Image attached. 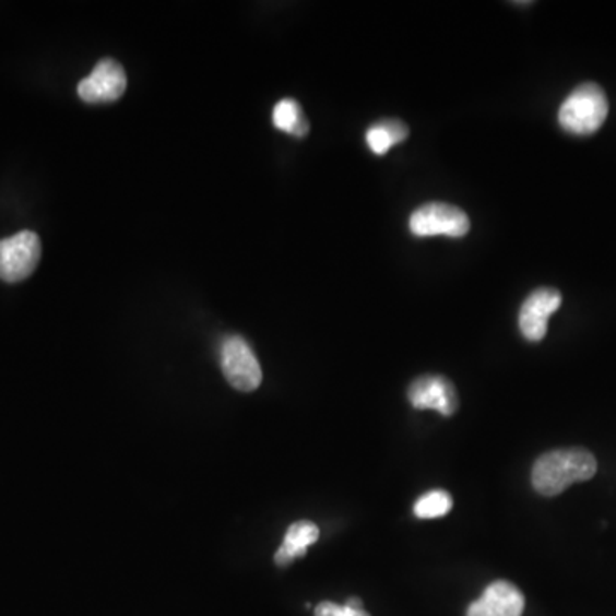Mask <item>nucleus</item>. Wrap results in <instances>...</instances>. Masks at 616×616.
<instances>
[{
  "label": "nucleus",
  "mask_w": 616,
  "mask_h": 616,
  "mask_svg": "<svg viewBox=\"0 0 616 616\" xmlns=\"http://www.w3.org/2000/svg\"><path fill=\"white\" fill-rule=\"evenodd\" d=\"M597 471L593 452L582 447L558 449L546 452L534 462L533 486L537 494L555 497L567 490L573 483L588 482Z\"/></svg>",
  "instance_id": "obj_1"
},
{
  "label": "nucleus",
  "mask_w": 616,
  "mask_h": 616,
  "mask_svg": "<svg viewBox=\"0 0 616 616\" xmlns=\"http://www.w3.org/2000/svg\"><path fill=\"white\" fill-rule=\"evenodd\" d=\"M608 110L605 92L597 84L585 83L577 86L561 103L558 122L570 134H594L605 123Z\"/></svg>",
  "instance_id": "obj_2"
},
{
  "label": "nucleus",
  "mask_w": 616,
  "mask_h": 616,
  "mask_svg": "<svg viewBox=\"0 0 616 616\" xmlns=\"http://www.w3.org/2000/svg\"><path fill=\"white\" fill-rule=\"evenodd\" d=\"M470 225V217L464 211L446 202L422 205L410 217V232L419 238L437 237V235L451 238L466 237Z\"/></svg>",
  "instance_id": "obj_3"
},
{
  "label": "nucleus",
  "mask_w": 616,
  "mask_h": 616,
  "mask_svg": "<svg viewBox=\"0 0 616 616\" xmlns=\"http://www.w3.org/2000/svg\"><path fill=\"white\" fill-rule=\"evenodd\" d=\"M42 259V241L35 232H20L0 240V280L20 283L32 276Z\"/></svg>",
  "instance_id": "obj_4"
},
{
  "label": "nucleus",
  "mask_w": 616,
  "mask_h": 616,
  "mask_svg": "<svg viewBox=\"0 0 616 616\" xmlns=\"http://www.w3.org/2000/svg\"><path fill=\"white\" fill-rule=\"evenodd\" d=\"M222 368L229 386L237 391L252 392L262 383L261 364L241 337H226L222 346Z\"/></svg>",
  "instance_id": "obj_5"
},
{
  "label": "nucleus",
  "mask_w": 616,
  "mask_h": 616,
  "mask_svg": "<svg viewBox=\"0 0 616 616\" xmlns=\"http://www.w3.org/2000/svg\"><path fill=\"white\" fill-rule=\"evenodd\" d=\"M126 90V69L114 59L99 60L92 74L78 84V95L86 103L117 102Z\"/></svg>",
  "instance_id": "obj_6"
},
{
  "label": "nucleus",
  "mask_w": 616,
  "mask_h": 616,
  "mask_svg": "<svg viewBox=\"0 0 616 616\" xmlns=\"http://www.w3.org/2000/svg\"><path fill=\"white\" fill-rule=\"evenodd\" d=\"M561 305V295L555 288H540L531 293L522 304L519 312V329L522 336L531 343H537L548 332L549 317L557 312Z\"/></svg>",
  "instance_id": "obj_7"
},
{
  "label": "nucleus",
  "mask_w": 616,
  "mask_h": 616,
  "mask_svg": "<svg viewBox=\"0 0 616 616\" xmlns=\"http://www.w3.org/2000/svg\"><path fill=\"white\" fill-rule=\"evenodd\" d=\"M407 398L416 410H434L443 416L454 415L459 407L454 383L442 376L418 377L411 383Z\"/></svg>",
  "instance_id": "obj_8"
},
{
  "label": "nucleus",
  "mask_w": 616,
  "mask_h": 616,
  "mask_svg": "<svg viewBox=\"0 0 616 616\" xmlns=\"http://www.w3.org/2000/svg\"><path fill=\"white\" fill-rule=\"evenodd\" d=\"M524 605V594L512 582L495 581L471 603L467 616H522Z\"/></svg>",
  "instance_id": "obj_9"
},
{
  "label": "nucleus",
  "mask_w": 616,
  "mask_h": 616,
  "mask_svg": "<svg viewBox=\"0 0 616 616\" xmlns=\"http://www.w3.org/2000/svg\"><path fill=\"white\" fill-rule=\"evenodd\" d=\"M319 540V528L310 521H298L289 525L283 545L277 548L274 561L281 567L293 564L297 558L307 555L308 546Z\"/></svg>",
  "instance_id": "obj_10"
},
{
  "label": "nucleus",
  "mask_w": 616,
  "mask_h": 616,
  "mask_svg": "<svg viewBox=\"0 0 616 616\" xmlns=\"http://www.w3.org/2000/svg\"><path fill=\"white\" fill-rule=\"evenodd\" d=\"M410 135V129L401 120L386 119L371 126L367 131V144L377 156L388 154L395 144L403 143Z\"/></svg>",
  "instance_id": "obj_11"
},
{
  "label": "nucleus",
  "mask_w": 616,
  "mask_h": 616,
  "mask_svg": "<svg viewBox=\"0 0 616 616\" xmlns=\"http://www.w3.org/2000/svg\"><path fill=\"white\" fill-rule=\"evenodd\" d=\"M273 123L280 131L305 138L308 134V122L300 105L295 99H281L273 110Z\"/></svg>",
  "instance_id": "obj_12"
},
{
  "label": "nucleus",
  "mask_w": 616,
  "mask_h": 616,
  "mask_svg": "<svg viewBox=\"0 0 616 616\" xmlns=\"http://www.w3.org/2000/svg\"><path fill=\"white\" fill-rule=\"evenodd\" d=\"M452 509V497L443 490L428 491L416 500L415 516L419 519L443 518Z\"/></svg>",
  "instance_id": "obj_13"
},
{
  "label": "nucleus",
  "mask_w": 616,
  "mask_h": 616,
  "mask_svg": "<svg viewBox=\"0 0 616 616\" xmlns=\"http://www.w3.org/2000/svg\"><path fill=\"white\" fill-rule=\"evenodd\" d=\"M316 616H370L364 608H352L348 605H336L331 601H322L316 608Z\"/></svg>",
  "instance_id": "obj_14"
},
{
  "label": "nucleus",
  "mask_w": 616,
  "mask_h": 616,
  "mask_svg": "<svg viewBox=\"0 0 616 616\" xmlns=\"http://www.w3.org/2000/svg\"><path fill=\"white\" fill-rule=\"evenodd\" d=\"M346 605L352 606V608H364V603H362V600H358V597H350Z\"/></svg>",
  "instance_id": "obj_15"
}]
</instances>
